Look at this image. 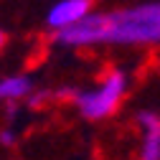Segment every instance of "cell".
Wrapping results in <instances>:
<instances>
[{"mask_svg":"<svg viewBox=\"0 0 160 160\" xmlns=\"http://www.w3.org/2000/svg\"><path fill=\"white\" fill-rule=\"evenodd\" d=\"M122 94H125V76L119 71H112L94 92L74 94V102H76V109L87 119H102V117H109L119 107Z\"/></svg>","mask_w":160,"mask_h":160,"instance_id":"cell-1","label":"cell"},{"mask_svg":"<svg viewBox=\"0 0 160 160\" xmlns=\"http://www.w3.org/2000/svg\"><path fill=\"white\" fill-rule=\"evenodd\" d=\"M89 8H92V0H61L48 13V26L58 31L71 28L89 15Z\"/></svg>","mask_w":160,"mask_h":160,"instance_id":"cell-2","label":"cell"},{"mask_svg":"<svg viewBox=\"0 0 160 160\" xmlns=\"http://www.w3.org/2000/svg\"><path fill=\"white\" fill-rule=\"evenodd\" d=\"M145 127V142H142V160H160V117L145 112L140 117Z\"/></svg>","mask_w":160,"mask_h":160,"instance_id":"cell-3","label":"cell"},{"mask_svg":"<svg viewBox=\"0 0 160 160\" xmlns=\"http://www.w3.org/2000/svg\"><path fill=\"white\" fill-rule=\"evenodd\" d=\"M31 92V82L23 76H10L0 82V99H21Z\"/></svg>","mask_w":160,"mask_h":160,"instance_id":"cell-4","label":"cell"},{"mask_svg":"<svg viewBox=\"0 0 160 160\" xmlns=\"http://www.w3.org/2000/svg\"><path fill=\"white\" fill-rule=\"evenodd\" d=\"M3 46H5V33L0 31V48H3Z\"/></svg>","mask_w":160,"mask_h":160,"instance_id":"cell-5","label":"cell"}]
</instances>
